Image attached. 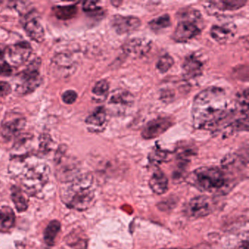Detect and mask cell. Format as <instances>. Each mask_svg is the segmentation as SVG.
Segmentation results:
<instances>
[{
  "instance_id": "obj_1",
  "label": "cell",
  "mask_w": 249,
  "mask_h": 249,
  "mask_svg": "<svg viewBox=\"0 0 249 249\" xmlns=\"http://www.w3.org/2000/svg\"><path fill=\"white\" fill-rule=\"evenodd\" d=\"M231 110L226 91L219 87H209L199 92L194 100L192 109L194 127L216 132Z\"/></svg>"
},
{
  "instance_id": "obj_2",
  "label": "cell",
  "mask_w": 249,
  "mask_h": 249,
  "mask_svg": "<svg viewBox=\"0 0 249 249\" xmlns=\"http://www.w3.org/2000/svg\"><path fill=\"white\" fill-rule=\"evenodd\" d=\"M92 175L81 173L76 178L65 183L60 188V197L68 208L84 211L94 203L95 194L93 189Z\"/></svg>"
},
{
  "instance_id": "obj_3",
  "label": "cell",
  "mask_w": 249,
  "mask_h": 249,
  "mask_svg": "<svg viewBox=\"0 0 249 249\" xmlns=\"http://www.w3.org/2000/svg\"><path fill=\"white\" fill-rule=\"evenodd\" d=\"M179 21L173 35L178 43H186L201 33L199 23L202 22L200 13L193 8H186L178 12Z\"/></svg>"
},
{
  "instance_id": "obj_4",
  "label": "cell",
  "mask_w": 249,
  "mask_h": 249,
  "mask_svg": "<svg viewBox=\"0 0 249 249\" xmlns=\"http://www.w3.org/2000/svg\"><path fill=\"white\" fill-rule=\"evenodd\" d=\"M190 183L200 191L214 192L224 189L227 183L226 175L215 167H202L192 173Z\"/></svg>"
},
{
  "instance_id": "obj_5",
  "label": "cell",
  "mask_w": 249,
  "mask_h": 249,
  "mask_svg": "<svg viewBox=\"0 0 249 249\" xmlns=\"http://www.w3.org/2000/svg\"><path fill=\"white\" fill-rule=\"evenodd\" d=\"M50 173V168L44 163H27L21 173V184L27 193L35 195L47 184Z\"/></svg>"
},
{
  "instance_id": "obj_6",
  "label": "cell",
  "mask_w": 249,
  "mask_h": 249,
  "mask_svg": "<svg viewBox=\"0 0 249 249\" xmlns=\"http://www.w3.org/2000/svg\"><path fill=\"white\" fill-rule=\"evenodd\" d=\"M41 61L39 58L32 61L25 70L18 75V84L17 90L18 94L26 95L36 91L42 83L40 75V67Z\"/></svg>"
},
{
  "instance_id": "obj_7",
  "label": "cell",
  "mask_w": 249,
  "mask_h": 249,
  "mask_svg": "<svg viewBox=\"0 0 249 249\" xmlns=\"http://www.w3.org/2000/svg\"><path fill=\"white\" fill-rule=\"evenodd\" d=\"M56 161V176L58 180L62 183H68L76 178L80 173L78 163L70 157H66L65 151H57L55 156Z\"/></svg>"
},
{
  "instance_id": "obj_8",
  "label": "cell",
  "mask_w": 249,
  "mask_h": 249,
  "mask_svg": "<svg viewBox=\"0 0 249 249\" xmlns=\"http://www.w3.org/2000/svg\"><path fill=\"white\" fill-rule=\"evenodd\" d=\"M214 202L208 196H196L192 198L183 207V213L191 218H203L213 211Z\"/></svg>"
},
{
  "instance_id": "obj_9",
  "label": "cell",
  "mask_w": 249,
  "mask_h": 249,
  "mask_svg": "<svg viewBox=\"0 0 249 249\" xmlns=\"http://www.w3.org/2000/svg\"><path fill=\"white\" fill-rule=\"evenodd\" d=\"M21 23L27 34L32 40L42 43L45 40V31L43 25L35 11L26 12L21 15Z\"/></svg>"
},
{
  "instance_id": "obj_10",
  "label": "cell",
  "mask_w": 249,
  "mask_h": 249,
  "mask_svg": "<svg viewBox=\"0 0 249 249\" xmlns=\"http://www.w3.org/2000/svg\"><path fill=\"white\" fill-rule=\"evenodd\" d=\"M173 124L174 120L173 118L160 116L147 123L141 132V135L145 140L154 139L168 130Z\"/></svg>"
},
{
  "instance_id": "obj_11",
  "label": "cell",
  "mask_w": 249,
  "mask_h": 249,
  "mask_svg": "<svg viewBox=\"0 0 249 249\" xmlns=\"http://www.w3.org/2000/svg\"><path fill=\"white\" fill-rule=\"evenodd\" d=\"M27 120L18 113H10L5 116L1 126V134L5 139H12L25 127Z\"/></svg>"
},
{
  "instance_id": "obj_12",
  "label": "cell",
  "mask_w": 249,
  "mask_h": 249,
  "mask_svg": "<svg viewBox=\"0 0 249 249\" xmlns=\"http://www.w3.org/2000/svg\"><path fill=\"white\" fill-rule=\"evenodd\" d=\"M133 103V95L129 91L122 89L113 91L109 97L108 105L111 107L112 113L114 114L122 115L125 113L132 107Z\"/></svg>"
},
{
  "instance_id": "obj_13",
  "label": "cell",
  "mask_w": 249,
  "mask_h": 249,
  "mask_svg": "<svg viewBox=\"0 0 249 249\" xmlns=\"http://www.w3.org/2000/svg\"><path fill=\"white\" fill-rule=\"evenodd\" d=\"M141 26V19L137 17L116 15L113 16L112 18V27L119 35L132 33L139 28Z\"/></svg>"
},
{
  "instance_id": "obj_14",
  "label": "cell",
  "mask_w": 249,
  "mask_h": 249,
  "mask_svg": "<svg viewBox=\"0 0 249 249\" xmlns=\"http://www.w3.org/2000/svg\"><path fill=\"white\" fill-rule=\"evenodd\" d=\"M32 52L31 45L27 41L16 43L8 49L10 61L15 65H21L27 62Z\"/></svg>"
},
{
  "instance_id": "obj_15",
  "label": "cell",
  "mask_w": 249,
  "mask_h": 249,
  "mask_svg": "<svg viewBox=\"0 0 249 249\" xmlns=\"http://www.w3.org/2000/svg\"><path fill=\"white\" fill-rule=\"evenodd\" d=\"M151 42L145 39L135 38L127 40L123 46L125 53L133 57H141L151 49Z\"/></svg>"
},
{
  "instance_id": "obj_16",
  "label": "cell",
  "mask_w": 249,
  "mask_h": 249,
  "mask_svg": "<svg viewBox=\"0 0 249 249\" xmlns=\"http://www.w3.org/2000/svg\"><path fill=\"white\" fill-rule=\"evenodd\" d=\"M203 64L194 55H190L185 59L183 63V73L187 79H196L202 75Z\"/></svg>"
},
{
  "instance_id": "obj_17",
  "label": "cell",
  "mask_w": 249,
  "mask_h": 249,
  "mask_svg": "<svg viewBox=\"0 0 249 249\" xmlns=\"http://www.w3.org/2000/svg\"><path fill=\"white\" fill-rule=\"evenodd\" d=\"M149 186L154 193L163 195L168 189V179L161 170H157L150 178Z\"/></svg>"
},
{
  "instance_id": "obj_18",
  "label": "cell",
  "mask_w": 249,
  "mask_h": 249,
  "mask_svg": "<svg viewBox=\"0 0 249 249\" xmlns=\"http://www.w3.org/2000/svg\"><path fill=\"white\" fill-rule=\"evenodd\" d=\"M210 34L212 38L218 43H224L231 38L234 36V30L230 26L216 24L211 27Z\"/></svg>"
},
{
  "instance_id": "obj_19",
  "label": "cell",
  "mask_w": 249,
  "mask_h": 249,
  "mask_svg": "<svg viewBox=\"0 0 249 249\" xmlns=\"http://www.w3.org/2000/svg\"><path fill=\"white\" fill-rule=\"evenodd\" d=\"M65 243L73 249H87L88 240L82 230H75L65 238Z\"/></svg>"
},
{
  "instance_id": "obj_20",
  "label": "cell",
  "mask_w": 249,
  "mask_h": 249,
  "mask_svg": "<svg viewBox=\"0 0 249 249\" xmlns=\"http://www.w3.org/2000/svg\"><path fill=\"white\" fill-rule=\"evenodd\" d=\"M247 3L246 0H230V1H211L208 2L209 7L220 11H237Z\"/></svg>"
},
{
  "instance_id": "obj_21",
  "label": "cell",
  "mask_w": 249,
  "mask_h": 249,
  "mask_svg": "<svg viewBox=\"0 0 249 249\" xmlns=\"http://www.w3.org/2000/svg\"><path fill=\"white\" fill-rule=\"evenodd\" d=\"M107 110L106 107H98L86 119V123L94 128H103L107 123Z\"/></svg>"
},
{
  "instance_id": "obj_22",
  "label": "cell",
  "mask_w": 249,
  "mask_h": 249,
  "mask_svg": "<svg viewBox=\"0 0 249 249\" xmlns=\"http://www.w3.org/2000/svg\"><path fill=\"white\" fill-rule=\"evenodd\" d=\"M11 199L18 212L22 213L27 211L28 208V201L20 188L16 186L11 188Z\"/></svg>"
},
{
  "instance_id": "obj_23",
  "label": "cell",
  "mask_w": 249,
  "mask_h": 249,
  "mask_svg": "<svg viewBox=\"0 0 249 249\" xmlns=\"http://www.w3.org/2000/svg\"><path fill=\"white\" fill-rule=\"evenodd\" d=\"M60 230L61 224L57 220H53L48 224L43 234L45 242L48 246H52L54 245L55 240Z\"/></svg>"
},
{
  "instance_id": "obj_24",
  "label": "cell",
  "mask_w": 249,
  "mask_h": 249,
  "mask_svg": "<svg viewBox=\"0 0 249 249\" xmlns=\"http://www.w3.org/2000/svg\"><path fill=\"white\" fill-rule=\"evenodd\" d=\"M53 14L60 20H69L74 18L78 12L76 5H57L53 7Z\"/></svg>"
},
{
  "instance_id": "obj_25",
  "label": "cell",
  "mask_w": 249,
  "mask_h": 249,
  "mask_svg": "<svg viewBox=\"0 0 249 249\" xmlns=\"http://www.w3.org/2000/svg\"><path fill=\"white\" fill-rule=\"evenodd\" d=\"M16 222L14 210L9 206H3L0 209V224L4 229L12 228Z\"/></svg>"
},
{
  "instance_id": "obj_26",
  "label": "cell",
  "mask_w": 249,
  "mask_h": 249,
  "mask_svg": "<svg viewBox=\"0 0 249 249\" xmlns=\"http://www.w3.org/2000/svg\"><path fill=\"white\" fill-rule=\"evenodd\" d=\"M92 94L97 102L105 101L109 96V84L106 80H101L96 83L93 87Z\"/></svg>"
},
{
  "instance_id": "obj_27",
  "label": "cell",
  "mask_w": 249,
  "mask_h": 249,
  "mask_svg": "<svg viewBox=\"0 0 249 249\" xmlns=\"http://www.w3.org/2000/svg\"><path fill=\"white\" fill-rule=\"evenodd\" d=\"M148 26L151 30L154 32H159L160 30L170 27L171 26V19L168 14L160 16L154 19L151 20L148 23Z\"/></svg>"
},
{
  "instance_id": "obj_28",
  "label": "cell",
  "mask_w": 249,
  "mask_h": 249,
  "mask_svg": "<svg viewBox=\"0 0 249 249\" xmlns=\"http://www.w3.org/2000/svg\"><path fill=\"white\" fill-rule=\"evenodd\" d=\"M53 61L54 66H56L59 71H62V70H64L63 72L65 70L69 72L73 68V62H72L71 58L67 54H62L61 53V54L57 55V56H55Z\"/></svg>"
},
{
  "instance_id": "obj_29",
  "label": "cell",
  "mask_w": 249,
  "mask_h": 249,
  "mask_svg": "<svg viewBox=\"0 0 249 249\" xmlns=\"http://www.w3.org/2000/svg\"><path fill=\"white\" fill-rule=\"evenodd\" d=\"M174 65V59L168 54L164 55L159 59L157 68L161 73H166Z\"/></svg>"
},
{
  "instance_id": "obj_30",
  "label": "cell",
  "mask_w": 249,
  "mask_h": 249,
  "mask_svg": "<svg viewBox=\"0 0 249 249\" xmlns=\"http://www.w3.org/2000/svg\"><path fill=\"white\" fill-rule=\"evenodd\" d=\"M168 157L167 151L161 149L159 146L155 147L150 154L149 158L151 162L155 164H161Z\"/></svg>"
},
{
  "instance_id": "obj_31",
  "label": "cell",
  "mask_w": 249,
  "mask_h": 249,
  "mask_svg": "<svg viewBox=\"0 0 249 249\" xmlns=\"http://www.w3.org/2000/svg\"><path fill=\"white\" fill-rule=\"evenodd\" d=\"M62 97L64 103L68 105H72L76 101L78 94L73 90H68L63 93Z\"/></svg>"
},
{
  "instance_id": "obj_32",
  "label": "cell",
  "mask_w": 249,
  "mask_h": 249,
  "mask_svg": "<svg viewBox=\"0 0 249 249\" xmlns=\"http://www.w3.org/2000/svg\"><path fill=\"white\" fill-rule=\"evenodd\" d=\"M83 9L87 13H94L100 9L97 2H85L83 3Z\"/></svg>"
},
{
  "instance_id": "obj_33",
  "label": "cell",
  "mask_w": 249,
  "mask_h": 249,
  "mask_svg": "<svg viewBox=\"0 0 249 249\" xmlns=\"http://www.w3.org/2000/svg\"><path fill=\"white\" fill-rule=\"evenodd\" d=\"M12 91L11 85L8 82L0 81V96L6 97L9 95Z\"/></svg>"
},
{
  "instance_id": "obj_34",
  "label": "cell",
  "mask_w": 249,
  "mask_h": 249,
  "mask_svg": "<svg viewBox=\"0 0 249 249\" xmlns=\"http://www.w3.org/2000/svg\"><path fill=\"white\" fill-rule=\"evenodd\" d=\"M13 70L11 65L7 62H2L0 64V75L2 76H10L12 74Z\"/></svg>"
},
{
  "instance_id": "obj_35",
  "label": "cell",
  "mask_w": 249,
  "mask_h": 249,
  "mask_svg": "<svg viewBox=\"0 0 249 249\" xmlns=\"http://www.w3.org/2000/svg\"><path fill=\"white\" fill-rule=\"evenodd\" d=\"M5 52H6L5 48L2 45L0 44V59H3L5 55Z\"/></svg>"
},
{
  "instance_id": "obj_36",
  "label": "cell",
  "mask_w": 249,
  "mask_h": 249,
  "mask_svg": "<svg viewBox=\"0 0 249 249\" xmlns=\"http://www.w3.org/2000/svg\"><path fill=\"white\" fill-rule=\"evenodd\" d=\"M238 249H249V246H248L247 241L244 242L243 244Z\"/></svg>"
},
{
  "instance_id": "obj_37",
  "label": "cell",
  "mask_w": 249,
  "mask_h": 249,
  "mask_svg": "<svg viewBox=\"0 0 249 249\" xmlns=\"http://www.w3.org/2000/svg\"></svg>"
}]
</instances>
